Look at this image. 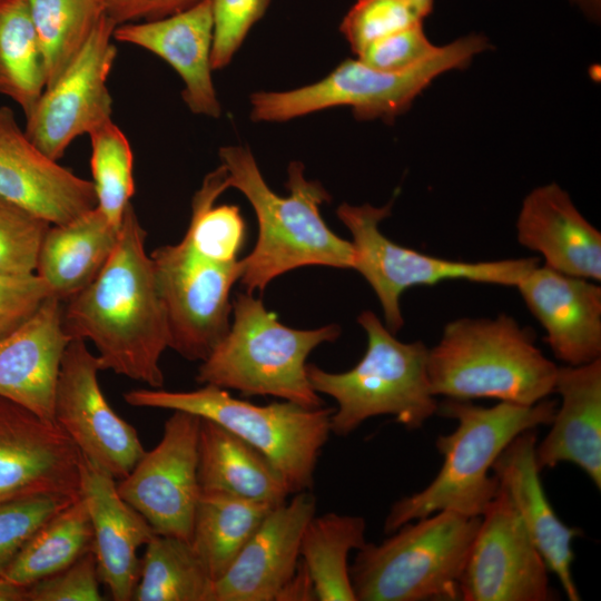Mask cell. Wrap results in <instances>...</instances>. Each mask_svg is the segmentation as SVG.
Instances as JSON below:
<instances>
[{
	"label": "cell",
	"mask_w": 601,
	"mask_h": 601,
	"mask_svg": "<svg viewBox=\"0 0 601 601\" xmlns=\"http://www.w3.org/2000/svg\"><path fill=\"white\" fill-rule=\"evenodd\" d=\"M316 600L314 583L306 565L299 558V562L278 592L275 601H313Z\"/></svg>",
	"instance_id": "cell-44"
},
{
	"label": "cell",
	"mask_w": 601,
	"mask_h": 601,
	"mask_svg": "<svg viewBox=\"0 0 601 601\" xmlns=\"http://www.w3.org/2000/svg\"><path fill=\"white\" fill-rule=\"evenodd\" d=\"M357 323L366 333L367 347L353 368L331 373L307 364L315 392L337 403L331 432L345 437L380 415H392L408 430L422 427L439 407L427 377L428 348L421 341H398L372 311L362 312Z\"/></svg>",
	"instance_id": "cell-6"
},
{
	"label": "cell",
	"mask_w": 601,
	"mask_h": 601,
	"mask_svg": "<svg viewBox=\"0 0 601 601\" xmlns=\"http://www.w3.org/2000/svg\"><path fill=\"white\" fill-rule=\"evenodd\" d=\"M219 158L229 188L244 194L258 223L255 247L242 259L239 280L247 293H263L273 279L298 267L353 269L352 242L333 233L321 215L331 196L321 183L306 179L302 162L289 164L285 184L289 194L280 197L265 181L248 148L221 147Z\"/></svg>",
	"instance_id": "cell-2"
},
{
	"label": "cell",
	"mask_w": 601,
	"mask_h": 601,
	"mask_svg": "<svg viewBox=\"0 0 601 601\" xmlns=\"http://www.w3.org/2000/svg\"><path fill=\"white\" fill-rule=\"evenodd\" d=\"M75 500L42 494L0 502V574L43 523Z\"/></svg>",
	"instance_id": "cell-38"
},
{
	"label": "cell",
	"mask_w": 601,
	"mask_h": 601,
	"mask_svg": "<svg viewBox=\"0 0 601 601\" xmlns=\"http://www.w3.org/2000/svg\"><path fill=\"white\" fill-rule=\"evenodd\" d=\"M366 521L335 512L314 515L300 540L299 558L314 583L316 600L356 601L348 555L365 543Z\"/></svg>",
	"instance_id": "cell-29"
},
{
	"label": "cell",
	"mask_w": 601,
	"mask_h": 601,
	"mask_svg": "<svg viewBox=\"0 0 601 601\" xmlns=\"http://www.w3.org/2000/svg\"><path fill=\"white\" fill-rule=\"evenodd\" d=\"M228 188V171L220 164L206 175L194 195L190 223L184 236L197 253L218 262L238 259L246 238L239 207L215 206L216 199Z\"/></svg>",
	"instance_id": "cell-34"
},
{
	"label": "cell",
	"mask_w": 601,
	"mask_h": 601,
	"mask_svg": "<svg viewBox=\"0 0 601 601\" xmlns=\"http://www.w3.org/2000/svg\"><path fill=\"white\" fill-rule=\"evenodd\" d=\"M46 73L28 0H0V95L27 117L43 90Z\"/></svg>",
	"instance_id": "cell-32"
},
{
	"label": "cell",
	"mask_w": 601,
	"mask_h": 601,
	"mask_svg": "<svg viewBox=\"0 0 601 601\" xmlns=\"http://www.w3.org/2000/svg\"><path fill=\"white\" fill-rule=\"evenodd\" d=\"M27 588L0 574V601H27Z\"/></svg>",
	"instance_id": "cell-45"
},
{
	"label": "cell",
	"mask_w": 601,
	"mask_h": 601,
	"mask_svg": "<svg viewBox=\"0 0 601 601\" xmlns=\"http://www.w3.org/2000/svg\"><path fill=\"white\" fill-rule=\"evenodd\" d=\"M534 430L519 434L493 463L492 472L516 509L530 538L571 601L580 594L572 575V542L581 531L564 524L550 504L535 461Z\"/></svg>",
	"instance_id": "cell-23"
},
{
	"label": "cell",
	"mask_w": 601,
	"mask_h": 601,
	"mask_svg": "<svg viewBox=\"0 0 601 601\" xmlns=\"http://www.w3.org/2000/svg\"><path fill=\"white\" fill-rule=\"evenodd\" d=\"M51 86L85 46L105 13L102 0H28Z\"/></svg>",
	"instance_id": "cell-33"
},
{
	"label": "cell",
	"mask_w": 601,
	"mask_h": 601,
	"mask_svg": "<svg viewBox=\"0 0 601 601\" xmlns=\"http://www.w3.org/2000/svg\"><path fill=\"white\" fill-rule=\"evenodd\" d=\"M100 371L86 342L71 339L61 362L53 420L87 460L120 481L145 449L135 427L107 402L98 382Z\"/></svg>",
	"instance_id": "cell-14"
},
{
	"label": "cell",
	"mask_w": 601,
	"mask_h": 601,
	"mask_svg": "<svg viewBox=\"0 0 601 601\" xmlns=\"http://www.w3.org/2000/svg\"><path fill=\"white\" fill-rule=\"evenodd\" d=\"M366 542L349 566L356 601L459 600L480 516L440 511Z\"/></svg>",
	"instance_id": "cell-8"
},
{
	"label": "cell",
	"mask_w": 601,
	"mask_h": 601,
	"mask_svg": "<svg viewBox=\"0 0 601 601\" xmlns=\"http://www.w3.org/2000/svg\"><path fill=\"white\" fill-rule=\"evenodd\" d=\"M423 20L411 0H356L339 29L357 56L370 43Z\"/></svg>",
	"instance_id": "cell-37"
},
{
	"label": "cell",
	"mask_w": 601,
	"mask_h": 601,
	"mask_svg": "<svg viewBox=\"0 0 601 601\" xmlns=\"http://www.w3.org/2000/svg\"><path fill=\"white\" fill-rule=\"evenodd\" d=\"M482 35L459 38L402 71H381L356 59L342 61L317 82L288 91L250 95L253 121L282 122L332 107L348 106L357 120L392 122L440 75L466 68L487 49Z\"/></svg>",
	"instance_id": "cell-9"
},
{
	"label": "cell",
	"mask_w": 601,
	"mask_h": 601,
	"mask_svg": "<svg viewBox=\"0 0 601 601\" xmlns=\"http://www.w3.org/2000/svg\"><path fill=\"white\" fill-rule=\"evenodd\" d=\"M272 509L227 571L213 582L209 601H275L299 562L303 532L316 513L311 491Z\"/></svg>",
	"instance_id": "cell-18"
},
{
	"label": "cell",
	"mask_w": 601,
	"mask_h": 601,
	"mask_svg": "<svg viewBox=\"0 0 601 601\" xmlns=\"http://www.w3.org/2000/svg\"><path fill=\"white\" fill-rule=\"evenodd\" d=\"M269 2L270 0H211L213 70L229 65L252 27L265 14Z\"/></svg>",
	"instance_id": "cell-39"
},
{
	"label": "cell",
	"mask_w": 601,
	"mask_h": 601,
	"mask_svg": "<svg viewBox=\"0 0 601 601\" xmlns=\"http://www.w3.org/2000/svg\"><path fill=\"white\" fill-rule=\"evenodd\" d=\"M393 201L383 207L341 204L339 220L348 228L354 247L353 269L370 284L382 306L385 326L396 334L404 325L401 296L414 286L436 285L447 279L516 286L536 265L538 257L487 262L445 259L398 245L380 229L391 215Z\"/></svg>",
	"instance_id": "cell-10"
},
{
	"label": "cell",
	"mask_w": 601,
	"mask_h": 601,
	"mask_svg": "<svg viewBox=\"0 0 601 601\" xmlns=\"http://www.w3.org/2000/svg\"><path fill=\"white\" fill-rule=\"evenodd\" d=\"M273 508L223 492H200L190 544L213 582L227 571Z\"/></svg>",
	"instance_id": "cell-28"
},
{
	"label": "cell",
	"mask_w": 601,
	"mask_h": 601,
	"mask_svg": "<svg viewBox=\"0 0 601 601\" xmlns=\"http://www.w3.org/2000/svg\"><path fill=\"white\" fill-rule=\"evenodd\" d=\"M231 306L229 331L201 362L196 381L244 396L269 395L306 407L323 406L309 383L306 359L321 344L336 341L341 327L290 328L247 292L237 294Z\"/></svg>",
	"instance_id": "cell-5"
},
{
	"label": "cell",
	"mask_w": 601,
	"mask_h": 601,
	"mask_svg": "<svg viewBox=\"0 0 601 601\" xmlns=\"http://www.w3.org/2000/svg\"><path fill=\"white\" fill-rule=\"evenodd\" d=\"M0 197L51 225L71 221L97 206L92 181L43 154L8 106L0 107Z\"/></svg>",
	"instance_id": "cell-17"
},
{
	"label": "cell",
	"mask_w": 601,
	"mask_h": 601,
	"mask_svg": "<svg viewBox=\"0 0 601 601\" xmlns=\"http://www.w3.org/2000/svg\"><path fill=\"white\" fill-rule=\"evenodd\" d=\"M200 491L223 492L277 506L292 494L277 469L256 447L200 418L198 436Z\"/></svg>",
	"instance_id": "cell-26"
},
{
	"label": "cell",
	"mask_w": 601,
	"mask_h": 601,
	"mask_svg": "<svg viewBox=\"0 0 601 601\" xmlns=\"http://www.w3.org/2000/svg\"><path fill=\"white\" fill-rule=\"evenodd\" d=\"M89 137L91 181L97 196V208L110 224L120 227L135 193L130 144L112 119L89 132Z\"/></svg>",
	"instance_id": "cell-35"
},
{
	"label": "cell",
	"mask_w": 601,
	"mask_h": 601,
	"mask_svg": "<svg viewBox=\"0 0 601 601\" xmlns=\"http://www.w3.org/2000/svg\"><path fill=\"white\" fill-rule=\"evenodd\" d=\"M63 302L49 296L20 326L0 338V397L53 421L57 382L71 341Z\"/></svg>",
	"instance_id": "cell-21"
},
{
	"label": "cell",
	"mask_w": 601,
	"mask_h": 601,
	"mask_svg": "<svg viewBox=\"0 0 601 601\" xmlns=\"http://www.w3.org/2000/svg\"><path fill=\"white\" fill-rule=\"evenodd\" d=\"M99 574L90 550L66 569L27 588V601H101Z\"/></svg>",
	"instance_id": "cell-40"
},
{
	"label": "cell",
	"mask_w": 601,
	"mask_h": 601,
	"mask_svg": "<svg viewBox=\"0 0 601 601\" xmlns=\"http://www.w3.org/2000/svg\"><path fill=\"white\" fill-rule=\"evenodd\" d=\"M436 49L426 37L423 22H417L370 43L357 59L381 71H402L423 61Z\"/></svg>",
	"instance_id": "cell-41"
},
{
	"label": "cell",
	"mask_w": 601,
	"mask_h": 601,
	"mask_svg": "<svg viewBox=\"0 0 601 601\" xmlns=\"http://www.w3.org/2000/svg\"><path fill=\"white\" fill-rule=\"evenodd\" d=\"M214 20L211 0L155 20L118 24L114 40L165 60L184 82L183 99L196 115L218 118L221 107L211 78Z\"/></svg>",
	"instance_id": "cell-20"
},
{
	"label": "cell",
	"mask_w": 601,
	"mask_h": 601,
	"mask_svg": "<svg viewBox=\"0 0 601 601\" xmlns=\"http://www.w3.org/2000/svg\"><path fill=\"white\" fill-rule=\"evenodd\" d=\"M420 16L424 19L433 10L434 0H411Z\"/></svg>",
	"instance_id": "cell-47"
},
{
	"label": "cell",
	"mask_w": 601,
	"mask_h": 601,
	"mask_svg": "<svg viewBox=\"0 0 601 601\" xmlns=\"http://www.w3.org/2000/svg\"><path fill=\"white\" fill-rule=\"evenodd\" d=\"M213 580L189 541L154 534L140 559L132 600L209 601Z\"/></svg>",
	"instance_id": "cell-31"
},
{
	"label": "cell",
	"mask_w": 601,
	"mask_h": 601,
	"mask_svg": "<svg viewBox=\"0 0 601 601\" xmlns=\"http://www.w3.org/2000/svg\"><path fill=\"white\" fill-rule=\"evenodd\" d=\"M124 400L135 407L184 411L215 422L260 451L285 479L292 494L313 489L335 411L287 401L256 405L210 384L194 391L137 388L126 392Z\"/></svg>",
	"instance_id": "cell-7"
},
{
	"label": "cell",
	"mask_w": 601,
	"mask_h": 601,
	"mask_svg": "<svg viewBox=\"0 0 601 601\" xmlns=\"http://www.w3.org/2000/svg\"><path fill=\"white\" fill-rule=\"evenodd\" d=\"M515 287L558 359L579 366L601 358L599 283L536 265Z\"/></svg>",
	"instance_id": "cell-19"
},
{
	"label": "cell",
	"mask_w": 601,
	"mask_h": 601,
	"mask_svg": "<svg viewBox=\"0 0 601 601\" xmlns=\"http://www.w3.org/2000/svg\"><path fill=\"white\" fill-rule=\"evenodd\" d=\"M80 495L86 501L99 579L115 601L132 600L140 575L138 549L155 534L118 492L116 479L82 455Z\"/></svg>",
	"instance_id": "cell-22"
},
{
	"label": "cell",
	"mask_w": 601,
	"mask_h": 601,
	"mask_svg": "<svg viewBox=\"0 0 601 601\" xmlns=\"http://www.w3.org/2000/svg\"><path fill=\"white\" fill-rule=\"evenodd\" d=\"M548 571L511 499L499 485L472 542L460 582V599L551 600Z\"/></svg>",
	"instance_id": "cell-15"
},
{
	"label": "cell",
	"mask_w": 601,
	"mask_h": 601,
	"mask_svg": "<svg viewBox=\"0 0 601 601\" xmlns=\"http://www.w3.org/2000/svg\"><path fill=\"white\" fill-rule=\"evenodd\" d=\"M426 370L435 396L522 405L553 393L558 373L535 345L533 333L506 314L447 323L439 343L428 348Z\"/></svg>",
	"instance_id": "cell-4"
},
{
	"label": "cell",
	"mask_w": 601,
	"mask_h": 601,
	"mask_svg": "<svg viewBox=\"0 0 601 601\" xmlns=\"http://www.w3.org/2000/svg\"><path fill=\"white\" fill-rule=\"evenodd\" d=\"M591 20L599 21L601 13V0H570Z\"/></svg>",
	"instance_id": "cell-46"
},
{
	"label": "cell",
	"mask_w": 601,
	"mask_h": 601,
	"mask_svg": "<svg viewBox=\"0 0 601 601\" xmlns=\"http://www.w3.org/2000/svg\"><path fill=\"white\" fill-rule=\"evenodd\" d=\"M556 407V401L546 398L533 405L500 402L491 407L450 398L439 404L441 415L457 422L452 433L435 441L442 467L425 489L391 506L384 532L391 534L440 511L481 518L499 491V481L490 474L493 463L519 434L550 425Z\"/></svg>",
	"instance_id": "cell-3"
},
{
	"label": "cell",
	"mask_w": 601,
	"mask_h": 601,
	"mask_svg": "<svg viewBox=\"0 0 601 601\" xmlns=\"http://www.w3.org/2000/svg\"><path fill=\"white\" fill-rule=\"evenodd\" d=\"M200 417L173 411L158 444L145 451L117 484L121 497L137 510L156 534L190 542L198 482Z\"/></svg>",
	"instance_id": "cell-13"
},
{
	"label": "cell",
	"mask_w": 601,
	"mask_h": 601,
	"mask_svg": "<svg viewBox=\"0 0 601 601\" xmlns=\"http://www.w3.org/2000/svg\"><path fill=\"white\" fill-rule=\"evenodd\" d=\"M51 295L36 273L0 275V338L27 321Z\"/></svg>",
	"instance_id": "cell-42"
},
{
	"label": "cell",
	"mask_w": 601,
	"mask_h": 601,
	"mask_svg": "<svg viewBox=\"0 0 601 601\" xmlns=\"http://www.w3.org/2000/svg\"><path fill=\"white\" fill-rule=\"evenodd\" d=\"M146 236L129 204L112 254L95 279L67 299L62 325L70 339L93 343L101 371L161 388L160 357L170 335Z\"/></svg>",
	"instance_id": "cell-1"
},
{
	"label": "cell",
	"mask_w": 601,
	"mask_h": 601,
	"mask_svg": "<svg viewBox=\"0 0 601 601\" xmlns=\"http://www.w3.org/2000/svg\"><path fill=\"white\" fill-rule=\"evenodd\" d=\"M120 227L97 206L60 225H50L38 254L36 274L65 302L100 273L112 254Z\"/></svg>",
	"instance_id": "cell-27"
},
{
	"label": "cell",
	"mask_w": 601,
	"mask_h": 601,
	"mask_svg": "<svg viewBox=\"0 0 601 601\" xmlns=\"http://www.w3.org/2000/svg\"><path fill=\"white\" fill-rule=\"evenodd\" d=\"M515 227L519 244L542 255L546 267L601 282V233L558 184L526 195Z\"/></svg>",
	"instance_id": "cell-24"
},
{
	"label": "cell",
	"mask_w": 601,
	"mask_h": 601,
	"mask_svg": "<svg viewBox=\"0 0 601 601\" xmlns=\"http://www.w3.org/2000/svg\"><path fill=\"white\" fill-rule=\"evenodd\" d=\"M149 256L167 316L169 348L188 361H205L229 331V295L240 279L242 259L207 258L185 237Z\"/></svg>",
	"instance_id": "cell-11"
},
{
	"label": "cell",
	"mask_w": 601,
	"mask_h": 601,
	"mask_svg": "<svg viewBox=\"0 0 601 601\" xmlns=\"http://www.w3.org/2000/svg\"><path fill=\"white\" fill-rule=\"evenodd\" d=\"M51 224L0 197V275L35 274Z\"/></svg>",
	"instance_id": "cell-36"
},
{
	"label": "cell",
	"mask_w": 601,
	"mask_h": 601,
	"mask_svg": "<svg viewBox=\"0 0 601 601\" xmlns=\"http://www.w3.org/2000/svg\"><path fill=\"white\" fill-rule=\"evenodd\" d=\"M201 0H102L105 13L118 26L184 11Z\"/></svg>",
	"instance_id": "cell-43"
},
{
	"label": "cell",
	"mask_w": 601,
	"mask_h": 601,
	"mask_svg": "<svg viewBox=\"0 0 601 601\" xmlns=\"http://www.w3.org/2000/svg\"><path fill=\"white\" fill-rule=\"evenodd\" d=\"M92 536L88 508L80 495L30 536L2 575L29 587L66 569L92 550Z\"/></svg>",
	"instance_id": "cell-30"
},
{
	"label": "cell",
	"mask_w": 601,
	"mask_h": 601,
	"mask_svg": "<svg viewBox=\"0 0 601 601\" xmlns=\"http://www.w3.org/2000/svg\"><path fill=\"white\" fill-rule=\"evenodd\" d=\"M116 27L104 13L76 58L26 117L27 137L53 160L62 158L76 138L111 120L107 79L117 56Z\"/></svg>",
	"instance_id": "cell-12"
},
{
	"label": "cell",
	"mask_w": 601,
	"mask_h": 601,
	"mask_svg": "<svg viewBox=\"0 0 601 601\" xmlns=\"http://www.w3.org/2000/svg\"><path fill=\"white\" fill-rule=\"evenodd\" d=\"M82 454L53 421L0 397V502L80 496Z\"/></svg>",
	"instance_id": "cell-16"
},
{
	"label": "cell",
	"mask_w": 601,
	"mask_h": 601,
	"mask_svg": "<svg viewBox=\"0 0 601 601\" xmlns=\"http://www.w3.org/2000/svg\"><path fill=\"white\" fill-rule=\"evenodd\" d=\"M554 392L561 396L551 428L535 446L538 469L572 463L601 489V358L559 367Z\"/></svg>",
	"instance_id": "cell-25"
}]
</instances>
